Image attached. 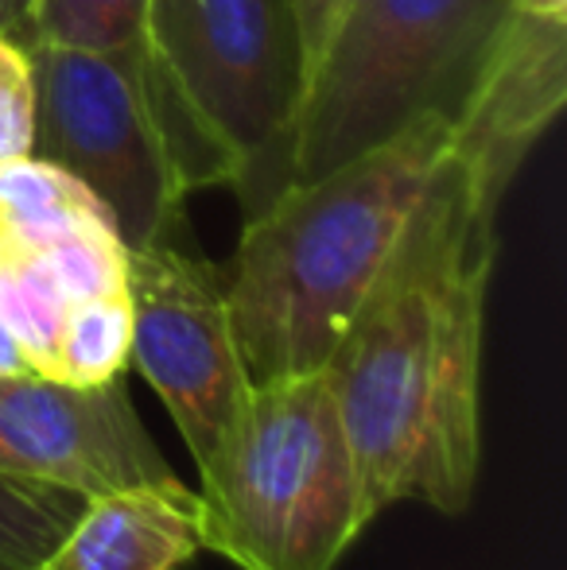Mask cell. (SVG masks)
<instances>
[{"mask_svg":"<svg viewBox=\"0 0 567 570\" xmlns=\"http://www.w3.org/2000/svg\"><path fill=\"white\" fill-rule=\"evenodd\" d=\"M23 373H31V368H28V361H23L16 338L8 334L4 318H0V376H23Z\"/></svg>","mask_w":567,"mask_h":570,"instance_id":"d6986e66","label":"cell"},{"mask_svg":"<svg viewBox=\"0 0 567 570\" xmlns=\"http://www.w3.org/2000/svg\"><path fill=\"white\" fill-rule=\"evenodd\" d=\"M144 20L148 0H31V43L121 51L144 43Z\"/></svg>","mask_w":567,"mask_h":570,"instance_id":"9a60e30c","label":"cell"},{"mask_svg":"<svg viewBox=\"0 0 567 570\" xmlns=\"http://www.w3.org/2000/svg\"><path fill=\"white\" fill-rule=\"evenodd\" d=\"M0 36L16 47L31 43V0H0Z\"/></svg>","mask_w":567,"mask_h":570,"instance_id":"ac0fdd59","label":"cell"},{"mask_svg":"<svg viewBox=\"0 0 567 570\" xmlns=\"http://www.w3.org/2000/svg\"><path fill=\"white\" fill-rule=\"evenodd\" d=\"M144 43L237 164L245 218L287 187L307 86L295 0H148Z\"/></svg>","mask_w":567,"mask_h":570,"instance_id":"8992f818","label":"cell"},{"mask_svg":"<svg viewBox=\"0 0 567 570\" xmlns=\"http://www.w3.org/2000/svg\"><path fill=\"white\" fill-rule=\"evenodd\" d=\"M295 8H300V28H303V51H307V67L311 59L319 55V47H323V39L331 36L334 20L342 16V8H346V0H295Z\"/></svg>","mask_w":567,"mask_h":570,"instance_id":"e0dca14e","label":"cell"},{"mask_svg":"<svg viewBox=\"0 0 567 570\" xmlns=\"http://www.w3.org/2000/svg\"><path fill=\"white\" fill-rule=\"evenodd\" d=\"M86 497L0 470V570H31L62 540Z\"/></svg>","mask_w":567,"mask_h":570,"instance_id":"5bb4252c","label":"cell"},{"mask_svg":"<svg viewBox=\"0 0 567 570\" xmlns=\"http://www.w3.org/2000/svg\"><path fill=\"white\" fill-rule=\"evenodd\" d=\"M75 299L47 256L0 233V318L20 345L31 373L55 376V350Z\"/></svg>","mask_w":567,"mask_h":570,"instance_id":"7c38bea8","label":"cell"},{"mask_svg":"<svg viewBox=\"0 0 567 570\" xmlns=\"http://www.w3.org/2000/svg\"><path fill=\"white\" fill-rule=\"evenodd\" d=\"M31 156L78 179L125 248L183 233L190 190L237 183L226 144L187 106L148 43L121 51L31 43Z\"/></svg>","mask_w":567,"mask_h":570,"instance_id":"3957f363","label":"cell"},{"mask_svg":"<svg viewBox=\"0 0 567 570\" xmlns=\"http://www.w3.org/2000/svg\"><path fill=\"white\" fill-rule=\"evenodd\" d=\"M514 0H346L307 67L287 187L393 140L424 114L454 117Z\"/></svg>","mask_w":567,"mask_h":570,"instance_id":"5b68a950","label":"cell"},{"mask_svg":"<svg viewBox=\"0 0 567 570\" xmlns=\"http://www.w3.org/2000/svg\"><path fill=\"white\" fill-rule=\"evenodd\" d=\"M90 222H109L106 206L67 171L31 151L0 164V233L4 237L20 245H47Z\"/></svg>","mask_w":567,"mask_h":570,"instance_id":"8fae6325","label":"cell"},{"mask_svg":"<svg viewBox=\"0 0 567 570\" xmlns=\"http://www.w3.org/2000/svg\"><path fill=\"white\" fill-rule=\"evenodd\" d=\"M567 101V16L509 4L467 98L451 117V156L490 198H506L517 171Z\"/></svg>","mask_w":567,"mask_h":570,"instance_id":"9c48e42d","label":"cell"},{"mask_svg":"<svg viewBox=\"0 0 567 570\" xmlns=\"http://www.w3.org/2000/svg\"><path fill=\"white\" fill-rule=\"evenodd\" d=\"M198 551L195 489L159 481L90 497L31 570H183Z\"/></svg>","mask_w":567,"mask_h":570,"instance_id":"30bf717a","label":"cell"},{"mask_svg":"<svg viewBox=\"0 0 567 570\" xmlns=\"http://www.w3.org/2000/svg\"><path fill=\"white\" fill-rule=\"evenodd\" d=\"M498 206L447 151L323 365L373 517L401 501L459 517L475 501Z\"/></svg>","mask_w":567,"mask_h":570,"instance_id":"6da1fadb","label":"cell"},{"mask_svg":"<svg viewBox=\"0 0 567 570\" xmlns=\"http://www.w3.org/2000/svg\"><path fill=\"white\" fill-rule=\"evenodd\" d=\"M0 470L78 497L179 481L144 431L125 376L67 384L23 373L0 376Z\"/></svg>","mask_w":567,"mask_h":570,"instance_id":"ba28073f","label":"cell"},{"mask_svg":"<svg viewBox=\"0 0 567 570\" xmlns=\"http://www.w3.org/2000/svg\"><path fill=\"white\" fill-rule=\"evenodd\" d=\"M31 151V70L23 47L0 36V164Z\"/></svg>","mask_w":567,"mask_h":570,"instance_id":"2e32d148","label":"cell"},{"mask_svg":"<svg viewBox=\"0 0 567 570\" xmlns=\"http://www.w3.org/2000/svg\"><path fill=\"white\" fill-rule=\"evenodd\" d=\"M447 151L451 117L424 114L393 140L311 183H292L245 218L222 276L253 384L315 373L331 361Z\"/></svg>","mask_w":567,"mask_h":570,"instance_id":"7a4b0ae2","label":"cell"},{"mask_svg":"<svg viewBox=\"0 0 567 570\" xmlns=\"http://www.w3.org/2000/svg\"><path fill=\"white\" fill-rule=\"evenodd\" d=\"M195 497L203 551L242 570H334L378 520L323 368L253 384Z\"/></svg>","mask_w":567,"mask_h":570,"instance_id":"277c9868","label":"cell"},{"mask_svg":"<svg viewBox=\"0 0 567 570\" xmlns=\"http://www.w3.org/2000/svg\"><path fill=\"white\" fill-rule=\"evenodd\" d=\"M133 342V311L129 295L109 292L94 299H78L55 350V376L67 384H106L125 376Z\"/></svg>","mask_w":567,"mask_h":570,"instance_id":"4fadbf2b","label":"cell"},{"mask_svg":"<svg viewBox=\"0 0 567 570\" xmlns=\"http://www.w3.org/2000/svg\"><path fill=\"white\" fill-rule=\"evenodd\" d=\"M525 12H540V16H567V0H514Z\"/></svg>","mask_w":567,"mask_h":570,"instance_id":"ffe728a7","label":"cell"},{"mask_svg":"<svg viewBox=\"0 0 567 570\" xmlns=\"http://www.w3.org/2000/svg\"><path fill=\"white\" fill-rule=\"evenodd\" d=\"M129 365L164 400L195 465L234 428L253 381L226 303V276L183 233L129 248Z\"/></svg>","mask_w":567,"mask_h":570,"instance_id":"52a82bcc","label":"cell"}]
</instances>
